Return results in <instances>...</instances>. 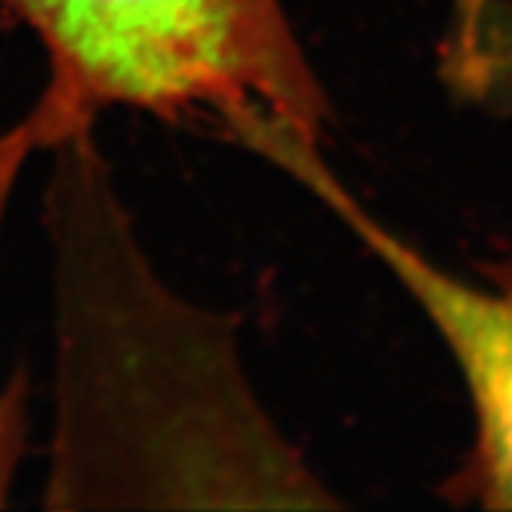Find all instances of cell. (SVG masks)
Returning a JSON list of instances; mask_svg holds the SVG:
<instances>
[{"mask_svg": "<svg viewBox=\"0 0 512 512\" xmlns=\"http://www.w3.org/2000/svg\"><path fill=\"white\" fill-rule=\"evenodd\" d=\"M50 182L59 414L50 506H321L250 395L226 321L145 263L90 130Z\"/></svg>", "mask_w": 512, "mask_h": 512, "instance_id": "6da1fadb", "label": "cell"}, {"mask_svg": "<svg viewBox=\"0 0 512 512\" xmlns=\"http://www.w3.org/2000/svg\"><path fill=\"white\" fill-rule=\"evenodd\" d=\"M47 53L28 112L41 149L108 108L207 130L290 179L324 161L331 118L281 0H0Z\"/></svg>", "mask_w": 512, "mask_h": 512, "instance_id": "7a4b0ae2", "label": "cell"}, {"mask_svg": "<svg viewBox=\"0 0 512 512\" xmlns=\"http://www.w3.org/2000/svg\"><path fill=\"white\" fill-rule=\"evenodd\" d=\"M309 192L380 256L451 349L475 414L466 488L482 506L512 509V272L494 284H472L445 272L377 223L331 170Z\"/></svg>", "mask_w": 512, "mask_h": 512, "instance_id": "3957f363", "label": "cell"}, {"mask_svg": "<svg viewBox=\"0 0 512 512\" xmlns=\"http://www.w3.org/2000/svg\"><path fill=\"white\" fill-rule=\"evenodd\" d=\"M438 75L457 99L512 118V0H451Z\"/></svg>", "mask_w": 512, "mask_h": 512, "instance_id": "277c9868", "label": "cell"}, {"mask_svg": "<svg viewBox=\"0 0 512 512\" xmlns=\"http://www.w3.org/2000/svg\"><path fill=\"white\" fill-rule=\"evenodd\" d=\"M41 149L38 130H34L31 118L19 121L10 130H0V219H4V207L13 195V186L22 173V164L28 155ZM22 448V408L16 392H0V506L7 503L13 472L19 463Z\"/></svg>", "mask_w": 512, "mask_h": 512, "instance_id": "5b68a950", "label": "cell"}]
</instances>
